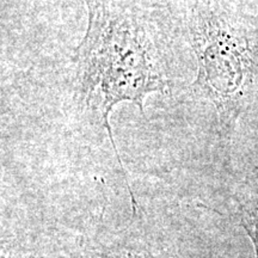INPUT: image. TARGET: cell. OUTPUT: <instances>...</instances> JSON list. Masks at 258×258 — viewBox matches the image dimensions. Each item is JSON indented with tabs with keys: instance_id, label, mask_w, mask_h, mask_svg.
<instances>
[{
	"instance_id": "cell-1",
	"label": "cell",
	"mask_w": 258,
	"mask_h": 258,
	"mask_svg": "<svg viewBox=\"0 0 258 258\" xmlns=\"http://www.w3.org/2000/svg\"><path fill=\"white\" fill-rule=\"evenodd\" d=\"M88 28L74 50V86L83 106L101 121L125 179L110 115L122 102L145 114L151 93H169L156 44L138 11L116 0H88Z\"/></svg>"
},
{
	"instance_id": "cell-2",
	"label": "cell",
	"mask_w": 258,
	"mask_h": 258,
	"mask_svg": "<svg viewBox=\"0 0 258 258\" xmlns=\"http://www.w3.org/2000/svg\"><path fill=\"white\" fill-rule=\"evenodd\" d=\"M189 34L199 64L194 86L225 116L243 93L250 63L246 43L224 22L201 10L190 16Z\"/></svg>"
},
{
	"instance_id": "cell-4",
	"label": "cell",
	"mask_w": 258,
	"mask_h": 258,
	"mask_svg": "<svg viewBox=\"0 0 258 258\" xmlns=\"http://www.w3.org/2000/svg\"><path fill=\"white\" fill-rule=\"evenodd\" d=\"M110 258H156L150 254H144V253H137V252H122V253H116L112 254Z\"/></svg>"
},
{
	"instance_id": "cell-3",
	"label": "cell",
	"mask_w": 258,
	"mask_h": 258,
	"mask_svg": "<svg viewBox=\"0 0 258 258\" xmlns=\"http://www.w3.org/2000/svg\"><path fill=\"white\" fill-rule=\"evenodd\" d=\"M241 222L252 240L258 258V195L253 201L245 205L243 213H241Z\"/></svg>"
}]
</instances>
